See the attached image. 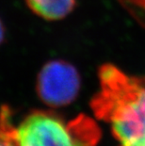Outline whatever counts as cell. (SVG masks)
Wrapping results in <instances>:
<instances>
[{"instance_id": "obj_3", "label": "cell", "mask_w": 145, "mask_h": 146, "mask_svg": "<svg viewBox=\"0 0 145 146\" xmlns=\"http://www.w3.org/2000/svg\"><path fill=\"white\" fill-rule=\"evenodd\" d=\"M80 83L79 73L72 63L63 60H52L40 70L36 90L44 104L60 108L75 100Z\"/></svg>"}, {"instance_id": "obj_5", "label": "cell", "mask_w": 145, "mask_h": 146, "mask_svg": "<svg viewBox=\"0 0 145 146\" xmlns=\"http://www.w3.org/2000/svg\"><path fill=\"white\" fill-rule=\"evenodd\" d=\"M0 146H19L16 128L11 123V112L7 106L0 108Z\"/></svg>"}, {"instance_id": "obj_2", "label": "cell", "mask_w": 145, "mask_h": 146, "mask_svg": "<svg viewBox=\"0 0 145 146\" xmlns=\"http://www.w3.org/2000/svg\"><path fill=\"white\" fill-rule=\"evenodd\" d=\"M19 146H97L101 131L91 117L80 114L65 123L53 112L32 111L16 128Z\"/></svg>"}, {"instance_id": "obj_4", "label": "cell", "mask_w": 145, "mask_h": 146, "mask_svg": "<svg viewBox=\"0 0 145 146\" xmlns=\"http://www.w3.org/2000/svg\"><path fill=\"white\" fill-rule=\"evenodd\" d=\"M33 13L42 19L58 21L64 19L73 11L76 0H24Z\"/></svg>"}, {"instance_id": "obj_1", "label": "cell", "mask_w": 145, "mask_h": 146, "mask_svg": "<svg viewBox=\"0 0 145 146\" xmlns=\"http://www.w3.org/2000/svg\"><path fill=\"white\" fill-rule=\"evenodd\" d=\"M98 77L99 91L91 101L94 115L109 123L122 146H145V76L106 63Z\"/></svg>"}, {"instance_id": "obj_7", "label": "cell", "mask_w": 145, "mask_h": 146, "mask_svg": "<svg viewBox=\"0 0 145 146\" xmlns=\"http://www.w3.org/2000/svg\"><path fill=\"white\" fill-rule=\"evenodd\" d=\"M4 39H5V27L3 25V22L0 19V45L4 42Z\"/></svg>"}, {"instance_id": "obj_6", "label": "cell", "mask_w": 145, "mask_h": 146, "mask_svg": "<svg viewBox=\"0 0 145 146\" xmlns=\"http://www.w3.org/2000/svg\"><path fill=\"white\" fill-rule=\"evenodd\" d=\"M122 7L145 29V0H118Z\"/></svg>"}]
</instances>
